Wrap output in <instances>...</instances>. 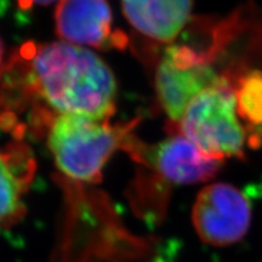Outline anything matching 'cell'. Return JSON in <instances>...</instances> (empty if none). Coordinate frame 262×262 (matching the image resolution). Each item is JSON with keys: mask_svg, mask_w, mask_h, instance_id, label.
Instances as JSON below:
<instances>
[{"mask_svg": "<svg viewBox=\"0 0 262 262\" xmlns=\"http://www.w3.org/2000/svg\"><path fill=\"white\" fill-rule=\"evenodd\" d=\"M2 55H3V44H2V40H0V61H2Z\"/></svg>", "mask_w": 262, "mask_h": 262, "instance_id": "12", "label": "cell"}, {"mask_svg": "<svg viewBox=\"0 0 262 262\" xmlns=\"http://www.w3.org/2000/svg\"><path fill=\"white\" fill-rule=\"evenodd\" d=\"M117 83L93 51L63 41L26 42L0 74V96L10 102L40 101L56 116L110 120Z\"/></svg>", "mask_w": 262, "mask_h": 262, "instance_id": "1", "label": "cell"}, {"mask_svg": "<svg viewBox=\"0 0 262 262\" xmlns=\"http://www.w3.org/2000/svg\"><path fill=\"white\" fill-rule=\"evenodd\" d=\"M172 124L173 133L212 158L243 156L245 134L237 118L235 93L227 79L195 97L181 119Z\"/></svg>", "mask_w": 262, "mask_h": 262, "instance_id": "3", "label": "cell"}, {"mask_svg": "<svg viewBox=\"0 0 262 262\" xmlns=\"http://www.w3.org/2000/svg\"><path fill=\"white\" fill-rule=\"evenodd\" d=\"M234 93L239 116L262 129V72L251 71L243 75Z\"/></svg>", "mask_w": 262, "mask_h": 262, "instance_id": "10", "label": "cell"}, {"mask_svg": "<svg viewBox=\"0 0 262 262\" xmlns=\"http://www.w3.org/2000/svg\"><path fill=\"white\" fill-rule=\"evenodd\" d=\"M193 0H122L129 24L152 40L171 42L191 18Z\"/></svg>", "mask_w": 262, "mask_h": 262, "instance_id": "8", "label": "cell"}, {"mask_svg": "<svg viewBox=\"0 0 262 262\" xmlns=\"http://www.w3.org/2000/svg\"><path fill=\"white\" fill-rule=\"evenodd\" d=\"M251 224V206L234 186L215 183L196 196L193 225L199 238L214 247H227L244 238Z\"/></svg>", "mask_w": 262, "mask_h": 262, "instance_id": "5", "label": "cell"}, {"mask_svg": "<svg viewBox=\"0 0 262 262\" xmlns=\"http://www.w3.org/2000/svg\"><path fill=\"white\" fill-rule=\"evenodd\" d=\"M56 33L72 45L123 48L126 37L112 33V11L107 0H58L55 12Z\"/></svg>", "mask_w": 262, "mask_h": 262, "instance_id": "7", "label": "cell"}, {"mask_svg": "<svg viewBox=\"0 0 262 262\" xmlns=\"http://www.w3.org/2000/svg\"><path fill=\"white\" fill-rule=\"evenodd\" d=\"M137 120L112 125L110 120L56 116L49 124L48 145L58 169L84 182H100L107 160L123 148Z\"/></svg>", "mask_w": 262, "mask_h": 262, "instance_id": "2", "label": "cell"}, {"mask_svg": "<svg viewBox=\"0 0 262 262\" xmlns=\"http://www.w3.org/2000/svg\"><path fill=\"white\" fill-rule=\"evenodd\" d=\"M123 149L136 162L152 166L166 182L175 185L205 182L222 166V159L205 155L182 135H173L155 147L143 145L130 135Z\"/></svg>", "mask_w": 262, "mask_h": 262, "instance_id": "6", "label": "cell"}, {"mask_svg": "<svg viewBox=\"0 0 262 262\" xmlns=\"http://www.w3.org/2000/svg\"><path fill=\"white\" fill-rule=\"evenodd\" d=\"M208 55L191 45H171L156 70V93L171 123H178L189 103L204 91L221 84Z\"/></svg>", "mask_w": 262, "mask_h": 262, "instance_id": "4", "label": "cell"}, {"mask_svg": "<svg viewBox=\"0 0 262 262\" xmlns=\"http://www.w3.org/2000/svg\"><path fill=\"white\" fill-rule=\"evenodd\" d=\"M55 2H57V0H17L18 6L22 10L31 9L34 5H49Z\"/></svg>", "mask_w": 262, "mask_h": 262, "instance_id": "11", "label": "cell"}, {"mask_svg": "<svg viewBox=\"0 0 262 262\" xmlns=\"http://www.w3.org/2000/svg\"><path fill=\"white\" fill-rule=\"evenodd\" d=\"M35 163L25 145L0 149V227L16 224L25 215L24 194L34 176Z\"/></svg>", "mask_w": 262, "mask_h": 262, "instance_id": "9", "label": "cell"}]
</instances>
